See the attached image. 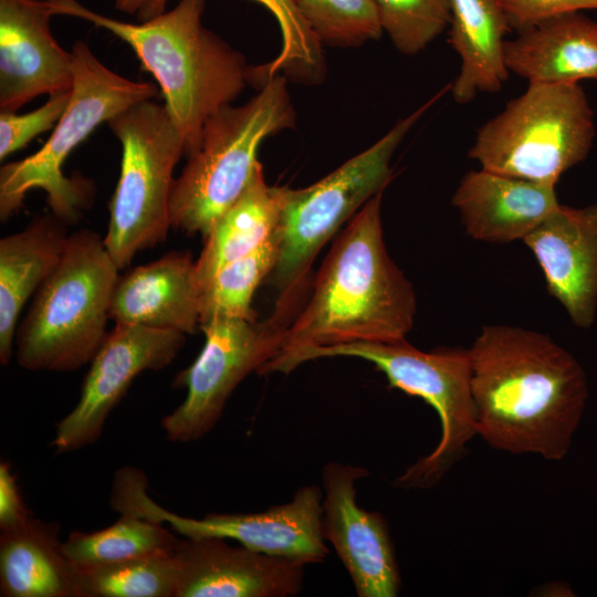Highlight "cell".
Wrapping results in <instances>:
<instances>
[{
    "label": "cell",
    "mask_w": 597,
    "mask_h": 597,
    "mask_svg": "<svg viewBox=\"0 0 597 597\" xmlns=\"http://www.w3.org/2000/svg\"><path fill=\"white\" fill-rule=\"evenodd\" d=\"M468 353L476 436L499 451L562 460L588 398L577 359L549 335L506 324L482 326Z\"/></svg>",
    "instance_id": "1"
},
{
    "label": "cell",
    "mask_w": 597,
    "mask_h": 597,
    "mask_svg": "<svg viewBox=\"0 0 597 597\" xmlns=\"http://www.w3.org/2000/svg\"><path fill=\"white\" fill-rule=\"evenodd\" d=\"M383 193L369 199L335 240L275 356L306 347L406 339L417 297L384 241Z\"/></svg>",
    "instance_id": "2"
},
{
    "label": "cell",
    "mask_w": 597,
    "mask_h": 597,
    "mask_svg": "<svg viewBox=\"0 0 597 597\" xmlns=\"http://www.w3.org/2000/svg\"><path fill=\"white\" fill-rule=\"evenodd\" d=\"M54 15L106 29L127 43L157 81L188 156L206 121L231 104L253 80L245 57L202 24L206 0H180L170 11L139 23L102 15L77 0H46Z\"/></svg>",
    "instance_id": "3"
},
{
    "label": "cell",
    "mask_w": 597,
    "mask_h": 597,
    "mask_svg": "<svg viewBox=\"0 0 597 597\" xmlns=\"http://www.w3.org/2000/svg\"><path fill=\"white\" fill-rule=\"evenodd\" d=\"M326 357H356L369 362L386 376L391 388L420 397L436 410L441 425L437 447L400 474L395 480L396 486H434L476 436L468 349L439 347L423 352L407 339L352 342L277 355L265 364L263 374H289L306 362Z\"/></svg>",
    "instance_id": "4"
},
{
    "label": "cell",
    "mask_w": 597,
    "mask_h": 597,
    "mask_svg": "<svg viewBox=\"0 0 597 597\" xmlns=\"http://www.w3.org/2000/svg\"><path fill=\"white\" fill-rule=\"evenodd\" d=\"M118 271L96 232L69 235L59 264L36 290L18 328V365L74 371L91 363L107 334Z\"/></svg>",
    "instance_id": "5"
},
{
    "label": "cell",
    "mask_w": 597,
    "mask_h": 597,
    "mask_svg": "<svg viewBox=\"0 0 597 597\" xmlns=\"http://www.w3.org/2000/svg\"><path fill=\"white\" fill-rule=\"evenodd\" d=\"M294 123L286 78L281 74L264 81L245 104H229L209 116L198 147L174 180L171 227L205 239L250 184L260 165L262 142Z\"/></svg>",
    "instance_id": "6"
},
{
    "label": "cell",
    "mask_w": 597,
    "mask_h": 597,
    "mask_svg": "<svg viewBox=\"0 0 597 597\" xmlns=\"http://www.w3.org/2000/svg\"><path fill=\"white\" fill-rule=\"evenodd\" d=\"M73 85L70 104L41 149L0 169V218L20 209L25 193L40 188L52 213L74 223L90 206L93 185L81 176L67 178L62 165L100 124L157 96L150 82H135L109 70L83 41L72 48Z\"/></svg>",
    "instance_id": "7"
},
{
    "label": "cell",
    "mask_w": 597,
    "mask_h": 597,
    "mask_svg": "<svg viewBox=\"0 0 597 597\" xmlns=\"http://www.w3.org/2000/svg\"><path fill=\"white\" fill-rule=\"evenodd\" d=\"M396 123L371 146L349 158L334 171L302 188L283 187L282 202L274 238L276 261L272 284L281 293V314L302 282L322 247L341 226L354 217L374 196L383 192L392 177L395 151L420 117L448 90Z\"/></svg>",
    "instance_id": "8"
},
{
    "label": "cell",
    "mask_w": 597,
    "mask_h": 597,
    "mask_svg": "<svg viewBox=\"0 0 597 597\" xmlns=\"http://www.w3.org/2000/svg\"><path fill=\"white\" fill-rule=\"evenodd\" d=\"M595 134L578 83H530L479 128L469 157L490 171L556 186L588 156Z\"/></svg>",
    "instance_id": "9"
},
{
    "label": "cell",
    "mask_w": 597,
    "mask_h": 597,
    "mask_svg": "<svg viewBox=\"0 0 597 597\" xmlns=\"http://www.w3.org/2000/svg\"><path fill=\"white\" fill-rule=\"evenodd\" d=\"M122 145L121 175L109 202L104 244L118 269L165 240L174 169L184 139L165 105L142 102L107 122Z\"/></svg>",
    "instance_id": "10"
},
{
    "label": "cell",
    "mask_w": 597,
    "mask_h": 597,
    "mask_svg": "<svg viewBox=\"0 0 597 597\" xmlns=\"http://www.w3.org/2000/svg\"><path fill=\"white\" fill-rule=\"evenodd\" d=\"M147 486L142 470L121 468L113 479L111 507L121 514L168 524L182 537L234 540L252 551L305 565L323 562L328 555L322 532L323 494L317 485H304L290 502L263 512L209 513L203 519L166 510L149 496Z\"/></svg>",
    "instance_id": "11"
},
{
    "label": "cell",
    "mask_w": 597,
    "mask_h": 597,
    "mask_svg": "<svg viewBox=\"0 0 597 597\" xmlns=\"http://www.w3.org/2000/svg\"><path fill=\"white\" fill-rule=\"evenodd\" d=\"M277 323L216 316L200 326L203 348L174 381L187 389L186 398L160 421L169 441H196L213 429L237 386L281 349L285 327Z\"/></svg>",
    "instance_id": "12"
},
{
    "label": "cell",
    "mask_w": 597,
    "mask_h": 597,
    "mask_svg": "<svg viewBox=\"0 0 597 597\" xmlns=\"http://www.w3.org/2000/svg\"><path fill=\"white\" fill-rule=\"evenodd\" d=\"M186 334L142 325L116 324L91 360L74 408L55 425L51 447L57 454L94 444L105 422L143 371L172 363Z\"/></svg>",
    "instance_id": "13"
},
{
    "label": "cell",
    "mask_w": 597,
    "mask_h": 597,
    "mask_svg": "<svg viewBox=\"0 0 597 597\" xmlns=\"http://www.w3.org/2000/svg\"><path fill=\"white\" fill-rule=\"evenodd\" d=\"M366 468L328 462L322 471V532L347 569L357 596L396 597L399 566L387 521L356 502V481Z\"/></svg>",
    "instance_id": "14"
},
{
    "label": "cell",
    "mask_w": 597,
    "mask_h": 597,
    "mask_svg": "<svg viewBox=\"0 0 597 597\" xmlns=\"http://www.w3.org/2000/svg\"><path fill=\"white\" fill-rule=\"evenodd\" d=\"M172 558L175 597H291L303 585L305 564L222 538H179Z\"/></svg>",
    "instance_id": "15"
},
{
    "label": "cell",
    "mask_w": 597,
    "mask_h": 597,
    "mask_svg": "<svg viewBox=\"0 0 597 597\" xmlns=\"http://www.w3.org/2000/svg\"><path fill=\"white\" fill-rule=\"evenodd\" d=\"M46 0H0V111L71 90L73 57L50 29Z\"/></svg>",
    "instance_id": "16"
},
{
    "label": "cell",
    "mask_w": 597,
    "mask_h": 597,
    "mask_svg": "<svg viewBox=\"0 0 597 597\" xmlns=\"http://www.w3.org/2000/svg\"><path fill=\"white\" fill-rule=\"evenodd\" d=\"M547 292L573 324L593 326L597 313V203L558 207L524 240Z\"/></svg>",
    "instance_id": "17"
},
{
    "label": "cell",
    "mask_w": 597,
    "mask_h": 597,
    "mask_svg": "<svg viewBox=\"0 0 597 597\" xmlns=\"http://www.w3.org/2000/svg\"><path fill=\"white\" fill-rule=\"evenodd\" d=\"M555 188L480 168L461 178L451 203L470 238L507 243L524 240L558 207Z\"/></svg>",
    "instance_id": "18"
},
{
    "label": "cell",
    "mask_w": 597,
    "mask_h": 597,
    "mask_svg": "<svg viewBox=\"0 0 597 597\" xmlns=\"http://www.w3.org/2000/svg\"><path fill=\"white\" fill-rule=\"evenodd\" d=\"M200 305L196 261L187 252L175 251L118 276L109 317L115 324L195 334Z\"/></svg>",
    "instance_id": "19"
},
{
    "label": "cell",
    "mask_w": 597,
    "mask_h": 597,
    "mask_svg": "<svg viewBox=\"0 0 597 597\" xmlns=\"http://www.w3.org/2000/svg\"><path fill=\"white\" fill-rule=\"evenodd\" d=\"M510 73L540 84L597 80V22L574 12L517 32L504 44Z\"/></svg>",
    "instance_id": "20"
},
{
    "label": "cell",
    "mask_w": 597,
    "mask_h": 597,
    "mask_svg": "<svg viewBox=\"0 0 597 597\" xmlns=\"http://www.w3.org/2000/svg\"><path fill=\"white\" fill-rule=\"evenodd\" d=\"M60 525L30 516L0 528L1 597H82L80 568L66 555Z\"/></svg>",
    "instance_id": "21"
},
{
    "label": "cell",
    "mask_w": 597,
    "mask_h": 597,
    "mask_svg": "<svg viewBox=\"0 0 597 597\" xmlns=\"http://www.w3.org/2000/svg\"><path fill=\"white\" fill-rule=\"evenodd\" d=\"M65 222L52 214L33 220L0 240V363L12 357L22 307L59 264L69 235Z\"/></svg>",
    "instance_id": "22"
},
{
    "label": "cell",
    "mask_w": 597,
    "mask_h": 597,
    "mask_svg": "<svg viewBox=\"0 0 597 597\" xmlns=\"http://www.w3.org/2000/svg\"><path fill=\"white\" fill-rule=\"evenodd\" d=\"M448 42L461 59L450 85L458 104L480 93H496L506 82L505 34L510 27L499 0H450Z\"/></svg>",
    "instance_id": "23"
},
{
    "label": "cell",
    "mask_w": 597,
    "mask_h": 597,
    "mask_svg": "<svg viewBox=\"0 0 597 597\" xmlns=\"http://www.w3.org/2000/svg\"><path fill=\"white\" fill-rule=\"evenodd\" d=\"M283 187L266 184L262 165L242 195L214 223L196 261L201 293L228 263L252 252L269 240L276 228Z\"/></svg>",
    "instance_id": "24"
},
{
    "label": "cell",
    "mask_w": 597,
    "mask_h": 597,
    "mask_svg": "<svg viewBox=\"0 0 597 597\" xmlns=\"http://www.w3.org/2000/svg\"><path fill=\"white\" fill-rule=\"evenodd\" d=\"M179 538L164 524L121 514L111 526L91 532L73 531L63 541L66 555L78 567H90L160 553H172Z\"/></svg>",
    "instance_id": "25"
},
{
    "label": "cell",
    "mask_w": 597,
    "mask_h": 597,
    "mask_svg": "<svg viewBox=\"0 0 597 597\" xmlns=\"http://www.w3.org/2000/svg\"><path fill=\"white\" fill-rule=\"evenodd\" d=\"M168 0H150L137 14L139 22L165 11ZM276 18L282 32L280 54L264 66L253 69L261 84L280 73L315 81L324 74L322 42L310 28L294 0H256Z\"/></svg>",
    "instance_id": "26"
},
{
    "label": "cell",
    "mask_w": 597,
    "mask_h": 597,
    "mask_svg": "<svg viewBox=\"0 0 597 597\" xmlns=\"http://www.w3.org/2000/svg\"><path fill=\"white\" fill-rule=\"evenodd\" d=\"M275 261L273 233L262 245L220 269L202 290L199 328L216 316L255 320L253 294Z\"/></svg>",
    "instance_id": "27"
},
{
    "label": "cell",
    "mask_w": 597,
    "mask_h": 597,
    "mask_svg": "<svg viewBox=\"0 0 597 597\" xmlns=\"http://www.w3.org/2000/svg\"><path fill=\"white\" fill-rule=\"evenodd\" d=\"M82 597H175L172 553L80 568Z\"/></svg>",
    "instance_id": "28"
},
{
    "label": "cell",
    "mask_w": 597,
    "mask_h": 597,
    "mask_svg": "<svg viewBox=\"0 0 597 597\" xmlns=\"http://www.w3.org/2000/svg\"><path fill=\"white\" fill-rule=\"evenodd\" d=\"M322 43L357 46L383 31L373 0H294Z\"/></svg>",
    "instance_id": "29"
},
{
    "label": "cell",
    "mask_w": 597,
    "mask_h": 597,
    "mask_svg": "<svg viewBox=\"0 0 597 597\" xmlns=\"http://www.w3.org/2000/svg\"><path fill=\"white\" fill-rule=\"evenodd\" d=\"M383 31L401 53L425 50L450 23V0H373Z\"/></svg>",
    "instance_id": "30"
},
{
    "label": "cell",
    "mask_w": 597,
    "mask_h": 597,
    "mask_svg": "<svg viewBox=\"0 0 597 597\" xmlns=\"http://www.w3.org/2000/svg\"><path fill=\"white\" fill-rule=\"evenodd\" d=\"M72 88L50 95L39 108L18 115L17 112L0 113V159L23 148L41 133L51 129L66 111Z\"/></svg>",
    "instance_id": "31"
},
{
    "label": "cell",
    "mask_w": 597,
    "mask_h": 597,
    "mask_svg": "<svg viewBox=\"0 0 597 597\" xmlns=\"http://www.w3.org/2000/svg\"><path fill=\"white\" fill-rule=\"evenodd\" d=\"M509 27L516 32L564 14L597 10V0H499Z\"/></svg>",
    "instance_id": "32"
},
{
    "label": "cell",
    "mask_w": 597,
    "mask_h": 597,
    "mask_svg": "<svg viewBox=\"0 0 597 597\" xmlns=\"http://www.w3.org/2000/svg\"><path fill=\"white\" fill-rule=\"evenodd\" d=\"M32 516L27 507L15 475L8 462L0 463V528L18 525Z\"/></svg>",
    "instance_id": "33"
},
{
    "label": "cell",
    "mask_w": 597,
    "mask_h": 597,
    "mask_svg": "<svg viewBox=\"0 0 597 597\" xmlns=\"http://www.w3.org/2000/svg\"><path fill=\"white\" fill-rule=\"evenodd\" d=\"M116 9L127 14H138L150 0H114Z\"/></svg>",
    "instance_id": "34"
}]
</instances>
